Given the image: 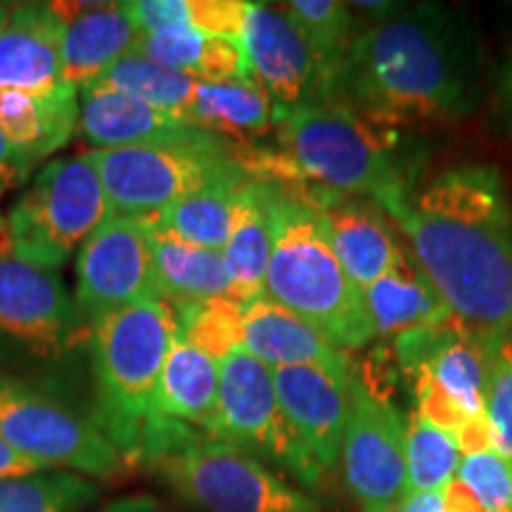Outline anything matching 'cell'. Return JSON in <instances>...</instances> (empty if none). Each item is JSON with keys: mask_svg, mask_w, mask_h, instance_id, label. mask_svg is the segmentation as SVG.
<instances>
[{"mask_svg": "<svg viewBox=\"0 0 512 512\" xmlns=\"http://www.w3.org/2000/svg\"><path fill=\"white\" fill-rule=\"evenodd\" d=\"M0 230H3V221H0Z\"/></svg>", "mask_w": 512, "mask_h": 512, "instance_id": "7dc6e473", "label": "cell"}, {"mask_svg": "<svg viewBox=\"0 0 512 512\" xmlns=\"http://www.w3.org/2000/svg\"><path fill=\"white\" fill-rule=\"evenodd\" d=\"M41 472H53V470L34 463V460L24 458L22 453L12 451L10 446H5L3 441H0V479L41 475Z\"/></svg>", "mask_w": 512, "mask_h": 512, "instance_id": "8d00e7d4", "label": "cell"}, {"mask_svg": "<svg viewBox=\"0 0 512 512\" xmlns=\"http://www.w3.org/2000/svg\"><path fill=\"white\" fill-rule=\"evenodd\" d=\"M150 228L152 264L159 302L197 304L209 299H233V280L221 252L183 242L145 221Z\"/></svg>", "mask_w": 512, "mask_h": 512, "instance_id": "d4e9b609", "label": "cell"}, {"mask_svg": "<svg viewBox=\"0 0 512 512\" xmlns=\"http://www.w3.org/2000/svg\"><path fill=\"white\" fill-rule=\"evenodd\" d=\"M451 316L484 344L512 320V211L496 169L465 164L382 204Z\"/></svg>", "mask_w": 512, "mask_h": 512, "instance_id": "6da1fadb", "label": "cell"}, {"mask_svg": "<svg viewBox=\"0 0 512 512\" xmlns=\"http://www.w3.org/2000/svg\"><path fill=\"white\" fill-rule=\"evenodd\" d=\"M76 131L95 150H119L192 136L202 128L126 93L91 86L79 93Z\"/></svg>", "mask_w": 512, "mask_h": 512, "instance_id": "44dd1931", "label": "cell"}, {"mask_svg": "<svg viewBox=\"0 0 512 512\" xmlns=\"http://www.w3.org/2000/svg\"><path fill=\"white\" fill-rule=\"evenodd\" d=\"M12 185H19V183L15 181V178H10V176H3V174H0V195H3V192L8 190V188H12Z\"/></svg>", "mask_w": 512, "mask_h": 512, "instance_id": "ee69618b", "label": "cell"}, {"mask_svg": "<svg viewBox=\"0 0 512 512\" xmlns=\"http://www.w3.org/2000/svg\"><path fill=\"white\" fill-rule=\"evenodd\" d=\"M351 375L323 366L273 368L275 394L285 418L325 475L339 467Z\"/></svg>", "mask_w": 512, "mask_h": 512, "instance_id": "2e32d148", "label": "cell"}, {"mask_svg": "<svg viewBox=\"0 0 512 512\" xmlns=\"http://www.w3.org/2000/svg\"><path fill=\"white\" fill-rule=\"evenodd\" d=\"M136 463L195 512H320L278 470L207 432L152 415Z\"/></svg>", "mask_w": 512, "mask_h": 512, "instance_id": "277c9868", "label": "cell"}, {"mask_svg": "<svg viewBox=\"0 0 512 512\" xmlns=\"http://www.w3.org/2000/svg\"><path fill=\"white\" fill-rule=\"evenodd\" d=\"M112 216L91 152L38 171L8 214L5 242L27 264L57 271Z\"/></svg>", "mask_w": 512, "mask_h": 512, "instance_id": "9c48e42d", "label": "cell"}, {"mask_svg": "<svg viewBox=\"0 0 512 512\" xmlns=\"http://www.w3.org/2000/svg\"><path fill=\"white\" fill-rule=\"evenodd\" d=\"M211 437L242 448L306 489H316L328 477L287 422L275 394L273 368L242 349H235L221 361L219 403Z\"/></svg>", "mask_w": 512, "mask_h": 512, "instance_id": "8fae6325", "label": "cell"}, {"mask_svg": "<svg viewBox=\"0 0 512 512\" xmlns=\"http://www.w3.org/2000/svg\"><path fill=\"white\" fill-rule=\"evenodd\" d=\"M31 169H34V164H31L29 159L3 136V131H0V174L15 178L17 183H24L31 174Z\"/></svg>", "mask_w": 512, "mask_h": 512, "instance_id": "74e56055", "label": "cell"}, {"mask_svg": "<svg viewBox=\"0 0 512 512\" xmlns=\"http://www.w3.org/2000/svg\"><path fill=\"white\" fill-rule=\"evenodd\" d=\"M264 297L306 320L347 354L375 339L363 290L332 252L316 209L278 185Z\"/></svg>", "mask_w": 512, "mask_h": 512, "instance_id": "5b68a950", "label": "cell"}, {"mask_svg": "<svg viewBox=\"0 0 512 512\" xmlns=\"http://www.w3.org/2000/svg\"><path fill=\"white\" fill-rule=\"evenodd\" d=\"M88 347V328L57 271L27 264L0 238V375L55 382Z\"/></svg>", "mask_w": 512, "mask_h": 512, "instance_id": "52a82bcc", "label": "cell"}, {"mask_svg": "<svg viewBox=\"0 0 512 512\" xmlns=\"http://www.w3.org/2000/svg\"><path fill=\"white\" fill-rule=\"evenodd\" d=\"M247 8L242 0H188L190 27L211 38L240 41Z\"/></svg>", "mask_w": 512, "mask_h": 512, "instance_id": "d590c367", "label": "cell"}, {"mask_svg": "<svg viewBox=\"0 0 512 512\" xmlns=\"http://www.w3.org/2000/svg\"><path fill=\"white\" fill-rule=\"evenodd\" d=\"M176 330L174 311L159 299L107 313L88 328L93 420L128 465L138 460L152 396Z\"/></svg>", "mask_w": 512, "mask_h": 512, "instance_id": "8992f818", "label": "cell"}, {"mask_svg": "<svg viewBox=\"0 0 512 512\" xmlns=\"http://www.w3.org/2000/svg\"><path fill=\"white\" fill-rule=\"evenodd\" d=\"M112 216L152 219L204 185L247 171L228 140L197 131L164 143L91 152Z\"/></svg>", "mask_w": 512, "mask_h": 512, "instance_id": "ba28073f", "label": "cell"}, {"mask_svg": "<svg viewBox=\"0 0 512 512\" xmlns=\"http://www.w3.org/2000/svg\"><path fill=\"white\" fill-rule=\"evenodd\" d=\"M273 192L275 185L259 178L247 183L233 233L221 252L233 280V299L240 304L264 294L273 247Z\"/></svg>", "mask_w": 512, "mask_h": 512, "instance_id": "484cf974", "label": "cell"}, {"mask_svg": "<svg viewBox=\"0 0 512 512\" xmlns=\"http://www.w3.org/2000/svg\"><path fill=\"white\" fill-rule=\"evenodd\" d=\"M64 15L62 76L83 91L136 48L140 31L124 3H57Z\"/></svg>", "mask_w": 512, "mask_h": 512, "instance_id": "d6986e66", "label": "cell"}, {"mask_svg": "<svg viewBox=\"0 0 512 512\" xmlns=\"http://www.w3.org/2000/svg\"><path fill=\"white\" fill-rule=\"evenodd\" d=\"M64 24L57 3L12 5L0 31V91L46 93L64 86Z\"/></svg>", "mask_w": 512, "mask_h": 512, "instance_id": "ac0fdd59", "label": "cell"}, {"mask_svg": "<svg viewBox=\"0 0 512 512\" xmlns=\"http://www.w3.org/2000/svg\"><path fill=\"white\" fill-rule=\"evenodd\" d=\"M361 512H401V503H399V505H389V508H380V510H361Z\"/></svg>", "mask_w": 512, "mask_h": 512, "instance_id": "bcb514c9", "label": "cell"}, {"mask_svg": "<svg viewBox=\"0 0 512 512\" xmlns=\"http://www.w3.org/2000/svg\"><path fill=\"white\" fill-rule=\"evenodd\" d=\"M76 124L79 91L67 83L46 93L0 91V131L31 164L67 145Z\"/></svg>", "mask_w": 512, "mask_h": 512, "instance_id": "603a6c76", "label": "cell"}, {"mask_svg": "<svg viewBox=\"0 0 512 512\" xmlns=\"http://www.w3.org/2000/svg\"><path fill=\"white\" fill-rule=\"evenodd\" d=\"M242 306L245 304L235 299L221 297L197 304H176L171 306V311H174L178 332L221 363L235 349H240Z\"/></svg>", "mask_w": 512, "mask_h": 512, "instance_id": "d6a6232c", "label": "cell"}, {"mask_svg": "<svg viewBox=\"0 0 512 512\" xmlns=\"http://www.w3.org/2000/svg\"><path fill=\"white\" fill-rule=\"evenodd\" d=\"M188 121L214 136H259L275 128V107L254 79L197 81Z\"/></svg>", "mask_w": 512, "mask_h": 512, "instance_id": "83f0119b", "label": "cell"}, {"mask_svg": "<svg viewBox=\"0 0 512 512\" xmlns=\"http://www.w3.org/2000/svg\"><path fill=\"white\" fill-rule=\"evenodd\" d=\"M157 297L150 228L110 216L76 256V309L86 328L107 313Z\"/></svg>", "mask_w": 512, "mask_h": 512, "instance_id": "4fadbf2b", "label": "cell"}, {"mask_svg": "<svg viewBox=\"0 0 512 512\" xmlns=\"http://www.w3.org/2000/svg\"><path fill=\"white\" fill-rule=\"evenodd\" d=\"M219 382L221 363L176 330L152 396V415L211 434L216 425Z\"/></svg>", "mask_w": 512, "mask_h": 512, "instance_id": "7402d4cb", "label": "cell"}, {"mask_svg": "<svg viewBox=\"0 0 512 512\" xmlns=\"http://www.w3.org/2000/svg\"><path fill=\"white\" fill-rule=\"evenodd\" d=\"M285 15L299 29L311 53L330 81V102L335 95V83L347 53L358 34L354 12L349 3L339 0H290L283 5Z\"/></svg>", "mask_w": 512, "mask_h": 512, "instance_id": "f546056e", "label": "cell"}, {"mask_svg": "<svg viewBox=\"0 0 512 512\" xmlns=\"http://www.w3.org/2000/svg\"><path fill=\"white\" fill-rule=\"evenodd\" d=\"M460 448L448 434L418 413L408 418L406 430V496L441 494L460 467Z\"/></svg>", "mask_w": 512, "mask_h": 512, "instance_id": "1f68e13d", "label": "cell"}, {"mask_svg": "<svg viewBox=\"0 0 512 512\" xmlns=\"http://www.w3.org/2000/svg\"><path fill=\"white\" fill-rule=\"evenodd\" d=\"M302 200L316 209L332 252L361 290L382 278L406 252L377 202L318 190L306 192Z\"/></svg>", "mask_w": 512, "mask_h": 512, "instance_id": "e0dca14e", "label": "cell"}, {"mask_svg": "<svg viewBox=\"0 0 512 512\" xmlns=\"http://www.w3.org/2000/svg\"><path fill=\"white\" fill-rule=\"evenodd\" d=\"M240 349L268 368L323 366L337 373H354L347 351L264 294L242 306Z\"/></svg>", "mask_w": 512, "mask_h": 512, "instance_id": "ffe728a7", "label": "cell"}, {"mask_svg": "<svg viewBox=\"0 0 512 512\" xmlns=\"http://www.w3.org/2000/svg\"><path fill=\"white\" fill-rule=\"evenodd\" d=\"M406 430L399 408L354 370L339 465L363 510L389 508L406 498Z\"/></svg>", "mask_w": 512, "mask_h": 512, "instance_id": "7c38bea8", "label": "cell"}, {"mask_svg": "<svg viewBox=\"0 0 512 512\" xmlns=\"http://www.w3.org/2000/svg\"><path fill=\"white\" fill-rule=\"evenodd\" d=\"M484 415L494 451L512 465V356L503 339L486 349Z\"/></svg>", "mask_w": 512, "mask_h": 512, "instance_id": "836d02e7", "label": "cell"}, {"mask_svg": "<svg viewBox=\"0 0 512 512\" xmlns=\"http://www.w3.org/2000/svg\"><path fill=\"white\" fill-rule=\"evenodd\" d=\"M93 86L126 93L131 98L157 107V110L176 114V117L188 121V110L197 91V79L174 72V69H166L162 64L147 60L136 50H131L114 67L107 69Z\"/></svg>", "mask_w": 512, "mask_h": 512, "instance_id": "f1b7e54d", "label": "cell"}, {"mask_svg": "<svg viewBox=\"0 0 512 512\" xmlns=\"http://www.w3.org/2000/svg\"><path fill=\"white\" fill-rule=\"evenodd\" d=\"M503 342H505V347H508V351H510V356H512V320H510L508 330H505V337H503Z\"/></svg>", "mask_w": 512, "mask_h": 512, "instance_id": "f6af8a7d", "label": "cell"}, {"mask_svg": "<svg viewBox=\"0 0 512 512\" xmlns=\"http://www.w3.org/2000/svg\"><path fill=\"white\" fill-rule=\"evenodd\" d=\"M441 496H444V512H489L456 477L448 482Z\"/></svg>", "mask_w": 512, "mask_h": 512, "instance_id": "f35d334b", "label": "cell"}, {"mask_svg": "<svg viewBox=\"0 0 512 512\" xmlns=\"http://www.w3.org/2000/svg\"><path fill=\"white\" fill-rule=\"evenodd\" d=\"M98 512H174L169 505L159 501L155 496L147 494H133L114 498L107 505H102Z\"/></svg>", "mask_w": 512, "mask_h": 512, "instance_id": "ab89813d", "label": "cell"}, {"mask_svg": "<svg viewBox=\"0 0 512 512\" xmlns=\"http://www.w3.org/2000/svg\"><path fill=\"white\" fill-rule=\"evenodd\" d=\"M252 178L249 171L221 178L145 221L190 245L223 252L238 219L242 192Z\"/></svg>", "mask_w": 512, "mask_h": 512, "instance_id": "4316f807", "label": "cell"}, {"mask_svg": "<svg viewBox=\"0 0 512 512\" xmlns=\"http://www.w3.org/2000/svg\"><path fill=\"white\" fill-rule=\"evenodd\" d=\"M10 10H12V5H8V3H0V31H3L5 24H8Z\"/></svg>", "mask_w": 512, "mask_h": 512, "instance_id": "7bdbcfd3", "label": "cell"}, {"mask_svg": "<svg viewBox=\"0 0 512 512\" xmlns=\"http://www.w3.org/2000/svg\"><path fill=\"white\" fill-rule=\"evenodd\" d=\"M501 112H503L505 128H508V133L512 138V55H510L508 64L503 67V74H501Z\"/></svg>", "mask_w": 512, "mask_h": 512, "instance_id": "b9f144b4", "label": "cell"}, {"mask_svg": "<svg viewBox=\"0 0 512 512\" xmlns=\"http://www.w3.org/2000/svg\"><path fill=\"white\" fill-rule=\"evenodd\" d=\"M249 76L275 107V126L287 114L330 105V81L283 5L249 3L240 36Z\"/></svg>", "mask_w": 512, "mask_h": 512, "instance_id": "5bb4252c", "label": "cell"}, {"mask_svg": "<svg viewBox=\"0 0 512 512\" xmlns=\"http://www.w3.org/2000/svg\"><path fill=\"white\" fill-rule=\"evenodd\" d=\"M401 512H444L441 494H408L401 501Z\"/></svg>", "mask_w": 512, "mask_h": 512, "instance_id": "60d3db41", "label": "cell"}, {"mask_svg": "<svg viewBox=\"0 0 512 512\" xmlns=\"http://www.w3.org/2000/svg\"><path fill=\"white\" fill-rule=\"evenodd\" d=\"M456 479L489 512H512V465L496 451L463 456Z\"/></svg>", "mask_w": 512, "mask_h": 512, "instance_id": "e575fe53", "label": "cell"}, {"mask_svg": "<svg viewBox=\"0 0 512 512\" xmlns=\"http://www.w3.org/2000/svg\"><path fill=\"white\" fill-rule=\"evenodd\" d=\"M0 441L48 470L88 479L117 477L128 465L98 422L43 384L0 375Z\"/></svg>", "mask_w": 512, "mask_h": 512, "instance_id": "30bf717a", "label": "cell"}, {"mask_svg": "<svg viewBox=\"0 0 512 512\" xmlns=\"http://www.w3.org/2000/svg\"><path fill=\"white\" fill-rule=\"evenodd\" d=\"M278 155L247 164L254 178L313 185L309 190L384 202L413 192L415 157L396 128L373 124L344 105H313L275 126ZM297 190V192H302Z\"/></svg>", "mask_w": 512, "mask_h": 512, "instance_id": "3957f363", "label": "cell"}, {"mask_svg": "<svg viewBox=\"0 0 512 512\" xmlns=\"http://www.w3.org/2000/svg\"><path fill=\"white\" fill-rule=\"evenodd\" d=\"M399 366L415 389H434L453 401L465 418L484 415L486 349L482 339L448 316L437 325L396 337Z\"/></svg>", "mask_w": 512, "mask_h": 512, "instance_id": "9a60e30c", "label": "cell"}, {"mask_svg": "<svg viewBox=\"0 0 512 512\" xmlns=\"http://www.w3.org/2000/svg\"><path fill=\"white\" fill-rule=\"evenodd\" d=\"M482 100V48L463 12L401 5L351 43L330 105L380 126L460 119Z\"/></svg>", "mask_w": 512, "mask_h": 512, "instance_id": "7a4b0ae2", "label": "cell"}, {"mask_svg": "<svg viewBox=\"0 0 512 512\" xmlns=\"http://www.w3.org/2000/svg\"><path fill=\"white\" fill-rule=\"evenodd\" d=\"M363 299L375 337L396 339L451 316L437 287L408 252H403L382 278L363 290Z\"/></svg>", "mask_w": 512, "mask_h": 512, "instance_id": "cb8c5ba5", "label": "cell"}, {"mask_svg": "<svg viewBox=\"0 0 512 512\" xmlns=\"http://www.w3.org/2000/svg\"><path fill=\"white\" fill-rule=\"evenodd\" d=\"M100 486L76 472L0 479V512H88L98 503Z\"/></svg>", "mask_w": 512, "mask_h": 512, "instance_id": "4dcf8cb0", "label": "cell"}]
</instances>
